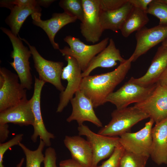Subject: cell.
I'll use <instances>...</instances> for the list:
<instances>
[{
    "label": "cell",
    "instance_id": "obj_32",
    "mask_svg": "<svg viewBox=\"0 0 167 167\" xmlns=\"http://www.w3.org/2000/svg\"><path fill=\"white\" fill-rule=\"evenodd\" d=\"M14 6H38L36 0H3L0 2V6L10 9Z\"/></svg>",
    "mask_w": 167,
    "mask_h": 167
},
{
    "label": "cell",
    "instance_id": "obj_9",
    "mask_svg": "<svg viewBox=\"0 0 167 167\" xmlns=\"http://www.w3.org/2000/svg\"><path fill=\"white\" fill-rule=\"evenodd\" d=\"M82 2L84 18L80 24V32L87 42L95 43L100 40L104 31L100 20V0H82Z\"/></svg>",
    "mask_w": 167,
    "mask_h": 167
},
{
    "label": "cell",
    "instance_id": "obj_21",
    "mask_svg": "<svg viewBox=\"0 0 167 167\" xmlns=\"http://www.w3.org/2000/svg\"><path fill=\"white\" fill-rule=\"evenodd\" d=\"M126 59L121 56L119 50L115 46L112 38L109 40L107 46L91 61L85 71L82 72L83 78L89 75L91 72L98 67L109 68L117 64V61L120 63Z\"/></svg>",
    "mask_w": 167,
    "mask_h": 167
},
{
    "label": "cell",
    "instance_id": "obj_23",
    "mask_svg": "<svg viewBox=\"0 0 167 167\" xmlns=\"http://www.w3.org/2000/svg\"><path fill=\"white\" fill-rule=\"evenodd\" d=\"M10 10V13L5 21L16 36L28 17L36 13H41V11L40 6H14Z\"/></svg>",
    "mask_w": 167,
    "mask_h": 167
},
{
    "label": "cell",
    "instance_id": "obj_29",
    "mask_svg": "<svg viewBox=\"0 0 167 167\" xmlns=\"http://www.w3.org/2000/svg\"><path fill=\"white\" fill-rule=\"evenodd\" d=\"M125 150L121 144L118 145L115 148L108 159L101 165L96 167H119L120 160Z\"/></svg>",
    "mask_w": 167,
    "mask_h": 167
},
{
    "label": "cell",
    "instance_id": "obj_3",
    "mask_svg": "<svg viewBox=\"0 0 167 167\" xmlns=\"http://www.w3.org/2000/svg\"><path fill=\"white\" fill-rule=\"evenodd\" d=\"M112 119L98 133L109 136H120L128 132L135 124L149 118V116L135 106L117 109L111 114Z\"/></svg>",
    "mask_w": 167,
    "mask_h": 167
},
{
    "label": "cell",
    "instance_id": "obj_16",
    "mask_svg": "<svg viewBox=\"0 0 167 167\" xmlns=\"http://www.w3.org/2000/svg\"><path fill=\"white\" fill-rule=\"evenodd\" d=\"M31 16L33 24L43 29L47 35L54 49L59 50V44L54 41L56 34L65 26L74 23L77 19L65 12L54 13L50 19L45 20L41 19V13H34Z\"/></svg>",
    "mask_w": 167,
    "mask_h": 167
},
{
    "label": "cell",
    "instance_id": "obj_38",
    "mask_svg": "<svg viewBox=\"0 0 167 167\" xmlns=\"http://www.w3.org/2000/svg\"><path fill=\"white\" fill-rule=\"evenodd\" d=\"M55 1L54 0H37L38 5L45 7H48L52 3Z\"/></svg>",
    "mask_w": 167,
    "mask_h": 167
},
{
    "label": "cell",
    "instance_id": "obj_5",
    "mask_svg": "<svg viewBox=\"0 0 167 167\" xmlns=\"http://www.w3.org/2000/svg\"><path fill=\"white\" fill-rule=\"evenodd\" d=\"M19 77L5 67L0 68V112L27 98L26 89L19 82Z\"/></svg>",
    "mask_w": 167,
    "mask_h": 167
},
{
    "label": "cell",
    "instance_id": "obj_37",
    "mask_svg": "<svg viewBox=\"0 0 167 167\" xmlns=\"http://www.w3.org/2000/svg\"><path fill=\"white\" fill-rule=\"evenodd\" d=\"M157 83L160 85L167 88V66L160 78Z\"/></svg>",
    "mask_w": 167,
    "mask_h": 167
},
{
    "label": "cell",
    "instance_id": "obj_33",
    "mask_svg": "<svg viewBox=\"0 0 167 167\" xmlns=\"http://www.w3.org/2000/svg\"><path fill=\"white\" fill-rule=\"evenodd\" d=\"M43 161L44 167H58L56 165L57 155L54 149L49 147L45 152Z\"/></svg>",
    "mask_w": 167,
    "mask_h": 167
},
{
    "label": "cell",
    "instance_id": "obj_27",
    "mask_svg": "<svg viewBox=\"0 0 167 167\" xmlns=\"http://www.w3.org/2000/svg\"><path fill=\"white\" fill-rule=\"evenodd\" d=\"M149 157L125 150L119 167H146Z\"/></svg>",
    "mask_w": 167,
    "mask_h": 167
},
{
    "label": "cell",
    "instance_id": "obj_2",
    "mask_svg": "<svg viewBox=\"0 0 167 167\" xmlns=\"http://www.w3.org/2000/svg\"><path fill=\"white\" fill-rule=\"evenodd\" d=\"M0 29L8 37L12 44L13 50L11 56L13 61L10 63L16 72L21 85L25 89L30 90L32 84L29 61L32 55L31 52L23 45L19 36H15L10 30L5 28L1 27Z\"/></svg>",
    "mask_w": 167,
    "mask_h": 167
},
{
    "label": "cell",
    "instance_id": "obj_40",
    "mask_svg": "<svg viewBox=\"0 0 167 167\" xmlns=\"http://www.w3.org/2000/svg\"><path fill=\"white\" fill-rule=\"evenodd\" d=\"M161 45L167 47V38L162 42Z\"/></svg>",
    "mask_w": 167,
    "mask_h": 167
},
{
    "label": "cell",
    "instance_id": "obj_19",
    "mask_svg": "<svg viewBox=\"0 0 167 167\" xmlns=\"http://www.w3.org/2000/svg\"><path fill=\"white\" fill-rule=\"evenodd\" d=\"M152 137L150 156L158 165L167 164V117L152 127Z\"/></svg>",
    "mask_w": 167,
    "mask_h": 167
},
{
    "label": "cell",
    "instance_id": "obj_26",
    "mask_svg": "<svg viewBox=\"0 0 167 167\" xmlns=\"http://www.w3.org/2000/svg\"><path fill=\"white\" fill-rule=\"evenodd\" d=\"M59 6L65 12L76 18L82 22L84 18V11L82 0H61Z\"/></svg>",
    "mask_w": 167,
    "mask_h": 167
},
{
    "label": "cell",
    "instance_id": "obj_24",
    "mask_svg": "<svg viewBox=\"0 0 167 167\" xmlns=\"http://www.w3.org/2000/svg\"><path fill=\"white\" fill-rule=\"evenodd\" d=\"M149 21L146 12L134 7L120 30L122 36L127 37L135 31L145 26Z\"/></svg>",
    "mask_w": 167,
    "mask_h": 167
},
{
    "label": "cell",
    "instance_id": "obj_17",
    "mask_svg": "<svg viewBox=\"0 0 167 167\" xmlns=\"http://www.w3.org/2000/svg\"><path fill=\"white\" fill-rule=\"evenodd\" d=\"M167 66V47L161 45L157 49L146 73L142 77H131L128 80L139 85L148 87L156 84Z\"/></svg>",
    "mask_w": 167,
    "mask_h": 167
},
{
    "label": "cell",
    "instance_id": "obj_34",
    "mask_svg": "<svg viewBox=\"0 0 167 167\" xmlns=\"http://www.w3.org/2000/svg\"><path fill=\"white\" fill-rule=\"evenodd\" d=\"M153 0H128L132 6L146 12L149 4Z\"/></svg>",
    "mask_w": 167,
    "mask_h": 167
},
{
    "label": "cell",
    "instance_id": "obj_41",
    "mask_svg": "<svg viewBox=\"0 0 167 167\" xmlns=\"http://www.w3.org/2000/svg\"><path fill=\"white\" fill-rule=\"evenodd\" d=\"M159 2L167 4V0H157Z\"/></svg>",
    "mask_w": 167,
    "mask_h": 167
},
{
    "label": "cell",
    "instance_id": "obj_39",
    "mask_svg": "<svg viewBox=\"0 0 167 167\" xmlns=\"http://www.w3.org/2000/svg\"><path fill=\"white\" fill-rule=\"evenodd\" d=\"M24 161V158H22L19 162L16 165V167H22Z\"/></svg>",
    "mask_w": 167,
    "mask_h": 167
},
{
    "label": "cell",
    "instance_id": "obj_18",
    "mask_svg": "<svg viewBox=\"0 0 167 167\" xmlns=\"http://www.w3.org/2000/svg\"><path fill=\"white\" fill-rule=\"evenodd\" d=\"M34 122L30 99L26 98L17 105L0 112V124L11 123L27 126H33Z\"/></svg>",
    "mask_w": 167,
    "mask_h": 167
},
{
    "label": "cell",
    "instance_id": "obj_7",
    "mask_svg": "<svg viewBox=\"0 0 167 167\" xmlns=\"http://www.w3.org/2000/svg\"><path fill=\"white\" fill-rule=\"evenodd\" d=\"M28 45L34 62V67L41 80L53 85L62 92L65 89L61 81L64 63L61 62L47 60L39 53L36 48L31 45L25 39L21 38Z\"/></svg>",
    "mask_w": 167,
    "mask_h": 167
},
{
    "label": "cell",
    "instance_id": "obj_30",
    "mask_svg": "<svg viewBox=\"0 0 167 167\" xmlns=\"http://www.w3.org/2000/svg\"><path fill=\"white\" fill-rule=\"evenodd\" d=\"M23 136V134H18L8 141L0 143V167H4L3 163L4 155L5 152L11 147L18 145L19 143L21 142Z\"/></svg>",
    "mask_w": 167,
    "mask_h": 167
},
{
    "label": "cell",
    "instance_id": "obj_1",
    "mask_svg": "<svg viewBox=\"0 0 167 167\" xmlns=\"http://www.w3.org/2000/svg\"><path fill=\"white\" fill-rule=\"evenodd\" d=\"M134 56L121 63L113 71L83 77L79 90L92 101L94 108L103 105L108 96L124 79L131 68Z\"/></svg>",
    "mask_w": 167,
    "mask_h": 167
},
{
    "label": "cell",
    "instance_id": "obj_35",
    "mask_svg": "<svg viewBox=\"0 0 167 167\" xmlns=\"http://www.w3.org/2000/svg\"><path fill=\"white\" fill-rule=\"evenodd\" d=\"M8 124H0V143H3L8 138L9 134Z\"/></svg>",
    "mask_w": 167,
    "mask_h": 167
},
{
    "label": "cell",
    "instance_id": "obj_22",
    "mask_svg": "<svg viewBox=\"0 0 167 167\" xmlns=\"http://www.w3.org/2000/svg\"><path fill=\"white\" fill-rule=\"evenodd\" d=\"M134 7L128 2L117 9L108 11L101 10L100 20L104 31L113 32L120 30Z\"/></svg>",
    "mask_w": 167,
    "mask_h": 167
},
{
    "label": "cell",
    "instance_id": "obj_14",
    "mask_svg": "<svg viewBox=\"0 0 167 167\" xmlns=\"http://www.w3.org/2000/svg\"><path fill=\"white\" fill-rule=\"evenodd\" d=\"M135 37L136 44L132 54L133 62L167 38V24H159L150 28L145 26L137 31Z\"/></svg>",
    "mask_w": 167,
    "mask_h": 167
},
{
    "label": "cell",
    "instance_id": "obj_10",
    "mask_svg": "<svg viewBox=\"0 0 167 167\" xmlns=\"http://www.w3.org/2000/svg\"><path fill=\"white\" fill-rule=\"evenodd\" d=\"M65 59L67 63L63 68L61 79L66 80L67 84L65 90L60 94L59 102L56 110L57 113L63 110L74 95L79 90L83 78L82 71L76 59L68 55L65 56Z\"/></svg>",
    "mask_w": 167,
    "mask_h": 167
},
{
    "label": "cell",
    "instance_id": "obj_25",
    "mask_svg": "<svg viewBox=\"0 0 167 167\" xmlns=\"http://www.w3.org/2000/svg\"><path fill=\"white\" fill-rule=\"evenodd\" d=\"M18 145L24 152L26 157V167H41V164L43 162L45 155L42 153L45 145V143L41 139L37 148L32 150L24 144L19 143Z\"/></svg>",
    "mask_w": 167,
    "mask_h": 167
},
{
    "label": "cell",
    "instance_id": "obj_8",
    "mask_svg": "<svg viewBox=\"0 0 167 167\" xmlns=\"http://www.w3.org/2000/svg\"><path fill=\"white\" fill-rule=\"evenodd\" d=\"M79 134L85 136L91 146L93 152L92 167L112 154L115 148L120 145L119 137L109 136L96 133L87 126L79 125Z\"/></svg>",
    "mask_w": 167,
    "mask_h": 167
},
{
    "label": "cell",
    "instance_id": "obj_12",
    "mask_svg": "<svg viewBox=\"0 0 167 167\" xmlns=\"http://www.w3.org/2000/svg\"><path fill=\"white\" fill-rule=\"evenodd\" d=\"M35 83L33 95L30 99L32 111L34 118V122L32 126L33 133L31 139L35 143L38 137L44 142L47 147L51 145V139H54V134L49 132L46 129L42 116L41 108V97L42 88L45 83L39 78L34 76Z\"/></svg>",
    "mask_w": 167,
    "mask_h": 167
},
{
    "label": "cell",
    "instance_id": "obj_28",
    "mask_svg": "<svg viewBox=\"0 0 167 167\" xmlns=\"http://www.w3.org/2000/svg\"><path fill=\"white\" fill-rule=\"evenodd\" d=\"M146 13L159 19V24H167V4L153 0L149 5Z\"/></svg>",
    "mask_w": 167,
    "mask_h": 167
},
{
    "label": "cell",
    "instance_id": "obj_4",
    "mask_svg": "<svg viewBox=\"0 0 167 167\" xmlns=\"http://www.w3.org/2000/svg\"><path fill=\"white\" fill-rule=\"evenodd\" d=\"M109 40V37H106L98 43L90 45L85 44L79 38L68 35L64 38V41L70 47L65 46L59 50L62 56L74 58L83 72L92 59L106 47Z\"/></svg>",
    "mask_w": 167,
    "mask_h": 167
},
{
    "label": "cell",
    "instance_id": "obj_36",
    "mask_svg": "<svg viewBox=\"0 0 167 167\" xmlns=\"http://www.w3.org/2000/svg\"><path fill=\"white\" fill-rule=\"evenodd\" d=\"M59 167H84L80 164L71 159L61 161Z\"/></svg>",
    "mask_w": 167,
    "mask_h": 167
},
{
    "label": "cell",
    "instance_id": "obj_13",
    "mask_svg": "<svg viewBox=\"0 0 167 167\" xmlns=\"http://www.w3.org/2000/svg\"><path fill=\"white\" fill-rule=\"evenodd\" d=\"M134 106L147 114L156 124L167 117V88L157 83L151 95Z\"/></svg>",
    "mask_w": 167,
    "mask_h": 167
},
{
    "label": "cell",
    "instance_id": "obj_6",
    "mask_svg": "<svg viewBox=\"0 0 167 167\" xmlns=\"http://www.w3.org/2000/svg\"><path fill=\"white\" fill-rule=\"evenodd\" d=\"M157 85V83L143 87L128 81L110 94L106 98V102L114 105L117 109L126 108L130 104L138 103L145 100L152 93Z\"/></svg>",
    "mask_w": 167,
    "mask_h": 167
},
{
    "label": "cell",
    "instance_id": "obj_31",
    "mask_svg": "<svg viewBox=\"0 0 167 167\" xmlns=\"http://www.w3.org/2000/svg\"><path fill=\"white\" fill-rule=\"evenodd\" d=\"M128 0H100V7L101 11L114 10L122 7Z\"/></svg>",
    "mask_w": 167,
    "mask_h": 167
},
{
    "label": "cell",
    "instance_id": "obj_20",
    "mask_svg": "<svg viewBox=\"0 0 167 167\" xmlns=\"http://www.w3.org/2000/svg\"><path fill=\"white\" fill-rule=\"evenodd\" d=\"M63 142L72 159L84 167H92V150L88 140L80 136L66 135Z\"/></svg>",
    "mask_w": 167,
    "mask_h": 167
},
{
    "label": "cell",
    "instance_id": "obj_11",
    "mask_svg": "<svg viewBox=\"0 0 167 167\" xmlns=\"http://www.w3.org/2000/svg\"><path fill=\"white\" fill-rule=\"evenodd\" d=\"M154 121L151 118L143 127L134 133H125L120 136L121 145L125 150L150 156L152 144V130Z\"/></svg>",
    "mask_w": 167,
    "mask_h": 167
},
{
    "label": "cell",
    "instance_id": "obj_15",
    "mask_svg": "<svg viewBox=\"0 0 167 167\" xmlns=\"http://www.w3.org/2000/svg\"><path fill=\"white\" fill-rule=\"evenodd\" d=\"M72 110L71 115L66 121L70 122L76 121L79 125L85 121L92 122L98 127H102V124L96 116L92 101L80 90L75 94L70 101Z\"/></svg>",
    "mask_w": 167,
    "mask_h": 167
}]
</instances>
